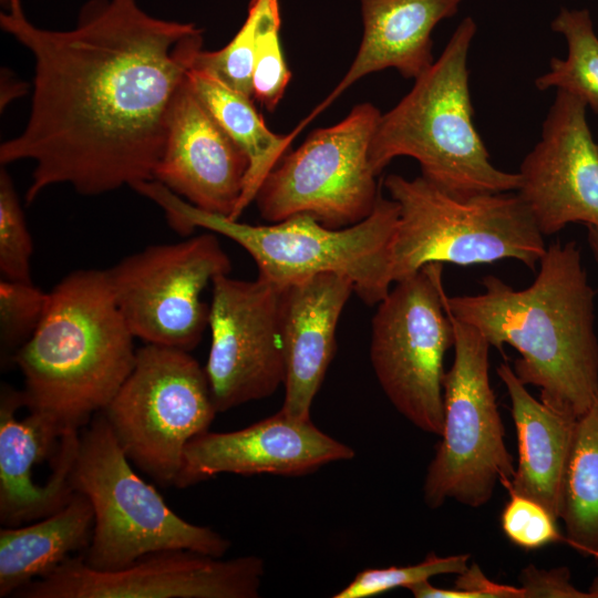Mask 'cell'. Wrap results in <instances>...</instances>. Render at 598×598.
I'll return each instance as SVG.
<instances>
[{"instance_id": "obj_1", "label": "cell", "mask_w": 598, "mask_h": 598, "mask_svg": "<svg viewBox=\"0 0 598 598\" xmlns=\"http://www.w3.org/2000/svg\"><path fill=\"white\" fill-rule=\"evenodd\" d=\"M0 25L34 58L28 122L0 146L1 165L34 163L25 203L58 184L95 196L154 179L203 30L137 0H89L70 30L37 27L10 0Z\"/></svg>"}, {"instance_id": "obj_2", "label": "cell", "mask_w": 598, "mask_h": 598, "mask_svg": "<svg viewBox=\"0 0 598 598\" xmlns=\"http://www.w3.org/2000/svg\"><path fill=\"white\" fill-rule=\"evenodd\" d=\"M538 265L527 288L488 275L477 295L450 297L444 289L443 303L491 347H513L515 374L540 390L542 402L579 417L598 396L595 291L574 240L547 246Z\"/></svg>"}, {"instance_id": "obj_3", "label": "cell", "mask_w": 598, "mask_h": 598, "mask_svg": "<svg viewBox=\"0 0 598 598\" xmlns=\"http://www.w3.org/2000/svg\"><path fill=\"white\" fill-rule=\"evenodd\" d=\"M134 339L106 269L68 274L50 291L39 327L12 360L23 375L24 406L64 431H81L131 373Z\"/></svg>"}, {"instance_id": "obj_4", "label": "cell", "mask_w": 598, "mask_h": 598, "mask_svg": "<svg viewBox=\"0 0 598 598\" xmlns=\"http://www.w3.org/2000/svg\"><path fill=\"white\" fill-rule=\"evenodd\" d=\"M476 32L475 20L463 18L410 92L381 114L369 146L377 176L393 158L409 156L417 161L423 178L455 197L518 189V173L493 165L473 122L467 62Z\"/></svg>"}, {"instance_id": "obj_5", "label": "cell", "mask_w": 598, "mask_h": 598, "mask_svg": "<svg viewBox=\"0 0 598 598\" xmlns=\"http://www.w3.org/2000/svg\"><path fill=\"white\" fill-rule=\"evenodd\" d=\"M134 189L157 204L178 234L187 236L200 227L241 246L255 260L258 277L280 288L312 275L337 272L352 280L367 305L379 303L391 289L399 205L382 194L362 221L329 228L308 214L270 225L240 223L193 206L155 179Z\"/></svg>"}, {"instance_id": "obj_6", "label": "cell", "mask_w": 598, "mask_h": 598, "mask_svg": "<svg viewBox=\"0 0 598 598\" xmlns=\"http://www.w3.org/2000/svg\"><path fill=\"white\" fill-rule=\"evenodd\" d=\"M399 205L391 246L393 282L430 264L473 266L515 259L535 270L544 235L516 192L455 197L422 176L383 179Z\"/></svg>"}, {"instance_id": "obj_7", "label": "cell", "mask_w": 598, "mask_h": 598, "mask_svg": "<svg viewBox=\"0 0 598 598\" xmlns=\"http://www.w3.org/2000/svg\"><path fill=\"white\" fill-rule=\"evenodd\" d=\"M71 482L94 514L91 540L81 554L92 569L117 570L147 554L172 549L224 557L230 547L215 529L178 516L134 472L103 412L80 431Z\"/></svg>"}, {"instance_id": "obj_8", "label": "cell", "mask_w": 598, "mask_h": 598, "mask_svg": "<svg viewBox=\"0 0 598 598\" xmlns=\"http://www.w3.org/2000/svg\"><path fill=\"white\" fill-rule=\"evenodd\" d=\"M444 308L454 328V361L443 378L442 440L427 467L423 498L430 508L447 499L477 508L497 484L507 487L515 467L489 380L491 344Z\"/></svg>"}, {"instance_id": "obj_9", "label": "cell", "mask_w": 598, "mask_h": 598, "mask_svg": "<svg viewBox=\"0 0 598 598\" xmlns=\"http://www.w3.org/2000/svg\"><path fill=\"white\" fill-rule=\"evenodd\" d=\"M102 412L131 463L167 487L187 443L208 431L217 410L205 368L189 351L145 343Z\"/></svg>"}, {"instance_id": "obj_10", "label": "cell", "mask_w": 598, "mask_h": 598, "mask_svg": "<svg viewBox=\"0 0 598 598\" xmlns=\"http://www.w3.org/2000/svg\"><path fill=\"white\" fill-rule=\"evenodd\" d=\"M443 264L395 282L372 318L370 359L392 405L420 430L443 431L444 357L454 328L444 308Z\"/></svg>"}, {"instance_id": "obj_11", "label": "cell", "mask_w": 598, "mask_h": 598, "mask_svg": "<svg viewBox=\"0 0 598 598\" xmlns=\"http://www.w3.org/2000/svg\"><path fill=\"white\" fill-rule=\"evenodd\" d=\"M380 117L381 112L364 102L336 125L311 132L260 185L255 197L260 216L278 223L308 214L329 228L365 219L381 194L369 163Z\"/></svg>"}, {"instance_id": "obj_12", "label": "cell", "mask_w": 598, "mask_h": 598, "mask_svg": "<svg viewBox=\"0 0 598 598\" xmlns=\"http://www.w3.org/2000/svg\"><path fill=\"white\" fill-rule=\"evenodd\" d=\"M231 261L214 234L152 245L106 269L116 305L144 343L192 351L208 326L202 293L229 275Z\"/></svg>"}, {"instance_id": "obj_13", "label": "cell", "mask_w": 598, "mask_h": 598, "mask_svg": "<svg viewBox=\"0 0 598 598\" xmlns=\"http://www.w3.org/2000/svg\"><path fill=\"white\" fill-rule=\"evenodd\" d=\"M205 372L217 412L266 399L283 384L280 331L281 288L257 277L228 275L213 282Z\"/></svg>"}, {"instance_id": "obj_14", "label": "cell", "mask_w": 598, "mask_h": 598, "mask_svg": "<svg viewBox=\"0 0 598 598\" xmlns=\"http://www.w3.org/2000/svg\"><path fill=\"white\" fill-rule=\"evenodd\" d=\"M262 558L231 559L188 549L147 554L110 571L90 568L73 556L13 597L20 598H256Z\"/></svg>"}, {"instance_id": "obj_15", "label": "cell", "mask_w": 598, "mask_h": 598, "mask_svg": "<svg viewBox=\"0 0 598 598\" xmlns=\"http://www.w3.org/2000/svg\"><path fill=\"white\" fill-rule=\"evenodd\" d=\"M517 173L516 193L544 236L571 223L598 228V143L579 99L556 91L540 140Z\"/></svg>"}, {"instance_id": "obj_16", "label": "cell", "mask_w": 598, "mask_h": 598, "mask_svg": "<svg viewBox=\"0 0 598 598\" xmlns=\"http://www.w3.org/2000/svg\"><path fill=\"white\" fill-rule=\"evenodd\" d=\"M22 391L0 393V523L19 526L51 515L74 495L71 471L80 431L62 430L52 419L31 412L19 420Z\"/></svg>"}, {"instance_id": "obj_17", "label": "cell", "mask_w": 598, "mask_h": 598, "mask_svg": "<svg viewBox=\"0 0 598 598\" xmlns=\"http://www.w3.org/2000/svg\"><path fill=\"white\" fill-rule=\"evenodd\" d=\"M353 457V448L310 419H293L280 410L241 430L206 431L193 437L174 487L186 488L223 473L301 476Z\"/></svg>"}, {"instance_id": "obj_18", "label": "cell", "mask_w": 598, "mask_h": 598, "mask_svg": "<svg viewBox=\"0 0 598 598\" xmlns=\"http://www.w3.org/2000/svg\"><path fill=\"white\" fill-rule=\"evenodd\" d=\"M249 161L194 92L188 74L177 92L154 179L208 213L231 217Z\"/></svg>"}, {"instance_id": "obj_19", "label": "cell", "mask_w": 598, "mask_h": 598, "mask_svg": "<svg viewBox=\"0 0 598 598\" xmlns=\"http://www.w3.org/2000/svg\"><path fill=\"white\" fill-rule=\"evenodd\" d=\"M354 291L352 280L321 272L281 288L280 331L286 364L281 411L310 419L312 401L336 352L340 315Z\"/></svg>"}, {"instance_id": "obj_20", "label": "cell", "mask_w": 598, "mask_h": 598, "mask_svg": "<svg viewBox=\"0 0 598 598\" xmlns=\"http://www.w3.org/2000/svg\"><path fill=\"white\" fill-rule=\"evenodd\" d=\"M363 35L348 72L309 114L312 118L363 76L385 69L417 79L435 61L432 33L465 0H359Z\"/></svg>"}, {"instance_id": "obj_21", "label": "cell", "mask_w": 598, "mask_h": 598, "mask_svg": "<svg viewBox=\"0 0 598 598\" xmlns=\"http://www.w3.org/2000/svg\"><path fill=\"white\" fill-rule=\"evenodd\" d=\"M497 374L511 400L518 447L507 489L542 504L558 520L578 417L535 399L507 362L497 367Z\"/></svg>"}, {"instance_id": "obj_22", "label": "cell", "mask_w": 598, "mask_h": 598, "mask_svg": "<svg viewBox=\"0 0 598 598\" xmlns=\"http://www.w3.org/2000/svg\"><path fill=\"white\" fill-rule=\"evenodd\" d=\"M94 514L75 492L59 511L24 526L0 529V598L13 597L29 582L52 573L91 540Z\"/></svg>"}, {"instance_id": "obj_23", "label": "cell", "mask_w": 598, "mask_h": 598, "mask_svg": "<svg viewBox=\"0 0 598 598\" xmlns=\"http://www.w3.org/2000/svg\"><path fill=\"white\" fill-rule=\"evenodd\" d=\"M188 81L215 121L248 157L249 167L243 194L230 217L238 219L255 200L267 175L311 118L307 116L289 134L278 135L267 127L252 103V97L230 89L214 75L195 68L189 70Z\"/></svg>"}, {"instance_id": "obj_24", "label": "cell", "mask_w": 598, "mask_h": 598, "mask_svg": "<svg viewBox=\"0 0 598 598\" xmlns=\"http://www.w3.org/2000/svg\"><path fill=\"white\" fill-rule=\"evenodd\" d=\"M559 519L574 548L598 556V396L577 419Z\"/></svg>"}, {"instance_id": "obj_25", "label": "cell", "mask_w": 598, "mask_h": 598, "mask_svg": "<svg viewBox=\"0 0 598 598\" xmlns=\"http://www.w3.org/2000/svg\"><path fill=\"white\" fill-rule=\"evenodd\" d=\"M550 27L564 37L567 55L550 59L548 72L535 80L536 89L566 92L598 114V35L590 12L561 8Z\"/></svg>"}, {"instance_id": "obj_26", "label": "cell", "mask_w": 598, "mask_h": 598, "mask_svg": "<svg viewBox=\"0 0 598 598\" xmlns=\"http://www.w3.org/2000/svg\"><path fill=\"white\" fill-rule=\"evenodd\" d=\"M257 10L252 71V99L272 112L290 82L280 44L281 16L279 0H250Z\"/></svg>"}, {"instance_id": "obj_27", "label": "cell", "mask_w": 598, "mask_h": 598, "mask_svg": "<svg viewBox=\"0 0 598 598\" xmlns=\"http://www.w3.org/2000/svg\"><path fill=\"white\" fill-rule=\"evenodd\" d=\"M50 291L33 282L0 281V355L1 367L12 364L16 353L39 327L48 307Z\"/></svg>"}, {"instance_id": "obj_28", "label": "cell", "mask_w": 598, "mask_h": 598, "mask_svg": "<svg viewBox=\"0 0 598 598\" xmlns=\"http://www.w3.org/2000/svg\"><path fill=\"white\" fill-rule=\"evenodd\" d=\"M470 555L460 554L446 557L431 551L414 565L368 568L355 577L334 598H369L394 588H408L419 581L430 580L441 575H460L468 565Z\"/></svg>"}, {"instance_id": "obj_29", "label": "cell", "mask_w": 598, "mask_h": 598, "mask_svg": "<svg viewBox=\"0 0 598 598\" xmlns=\"http://www.w3.org/2000/svg\"><path fill=\"white\" fill-rule=\"evenodd\" d=\"M32 238L13 182L0 172L1 279L31 282Z\"/></svg>"}, {"instance_id": "obj_30", "label": "cell", "mask_w": 598, "mask_h": 598, "mask_svg": "<svg viewBox=\"0 0 598 598\" xmlns=\"http://www.w3.org/2000/svg\"><path fill=\"white\" fill-rule=\"evenodd\" d=\"M256 28L257 10L249 2L247 18L233 40L217 51L202 50L192 68L203 70L230 89L252 97Z\"/></svg>"}, {"instance_id": "obj_31", "label": "cell", "mask_w": 598, "mask_h": 598, "mask_svg": "<svg viewBox=\"0 0 598 598\" xmlns=\"http://www.w3.org/2000/svg\"><path fill=\"white\" fill-rule=\"evenodd\" d=\"M501 525L505 536L524 550H535L559 542L557 519L539 503L518 494H509Z\"/></svg>"}, {"instance_id": "obj_32", "label": "cell", "mask_w": 598, "mask_h": 598, "mask_svg": "<svg viewBox=\"0 0 598 598\" xmlns=\"http://www.w3.org/2000/svg\"><path fill=\"white\" fill-rule=\"evenodd\" d=\"M519 582L523 598H589L570 582L567 567L546 570L529 565L522 570Z\"/></svg>"}, {"instance_id": "obj_33", "label": "cell", "mask_w": 598, "mask_h": 598, "mask_svg": "<svg viewBox=\"0 0 598 598\" xmlns=\"http://www.w3.org/2000/svg\"><path fill=\"white\" fill-rule=\"evenodd\" d=\"M457 576L455 589L463 598H523L519 587L493 582L476 564Z\"/></svg>"}, {"instance_id": "obj_34", "label": "cell", "mask_w": 598, "mask_h": 598, "mask_svg": "<svg viewBox=\"0 0 598 598\" xmlns=\"http://www.w3.org/2000/svg\"><path fill=\"white\" fill-rule=\"evenodd\" d=\"M587 240H588V245L591 250V254L598 266V228L594 226H587Z\"/></svg>"}, {"instance_id": "obj_35", "label": "cell", "mask_w": 598, "mask_h": 598, "mask_svg": "<svg viewBox=\"0 0 598 598\" xmlns=\"http://www.w3.org/2000/svg\"><path fill=\"white\" fill-rule=\"evenodd\" d=\"M587 592L589 598H598V577L594 579Z\"/></svg>"}, {"instance_id": "obj_36", "label": "cell", "mask_w": 598, "mask_h": 598, "mask_svg": "<svg viewBox=\"0 0 598 598\" xmlns=\"http://www.w3.org/2000/svg\"><path fill=\"white\" fill-rule=\"evenodd\" d=\"M10 0H1V4L4 6V9L8 8Z\"/></svg>"}]
</instances>
